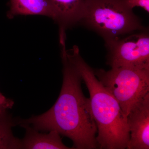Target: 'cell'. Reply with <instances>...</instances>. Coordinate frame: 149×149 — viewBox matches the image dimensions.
Returning a JSON list of instances; mask_svg holds the SVG:
<instances>
[{
  "label": "cell",
  "mask_w": 149,
  "mask_h": 149,
  "mask_svg": "<svg viewBox=\"0 0 149 149\" xmlns=\"http://www.w3.org/2000/svg\"><path fill=\"white\" fill-rule=\"evenodd\" d=\"M63 81L55 103L43 114L26 119L17 118V125L24 123L40 132L56 130L73 142V149L99 148L97 128L91 111L90 100L82 91L80 74L66 54L65 43L60 44Z\"/></svg>",
  "instance_id": "6da1fadb"
},
{
  "label": "cell",
  "mask_w": 149,
  "mask_h": 149,
  "mask_svg": "<svg viewBox=\"0 0 149 149\" xmlns=\"http://www.w3.org/2000/svg\"><path fill=\"white\" fill-rule=\"evenodd\" d=\"M66 54L89 91L91 111L97 128L96 140L99 148L126 149L130 132L127 117L118 102L96 77L94 70L80 55L77 46L66 50Z\"/></svg>",
  "instance_id": "7a4b0ae2"
},
{
  "label": "cell",
  "mask_w": 149,
  "mask_h": 149,
  "mask_svg": "<svg viewBox=\"0 0 149 149\" xmlns=\"http://www.w3.org/2000/svg\"><path fill=\"white\" fill-rule=\"evenodd\" d=\"M80 24L105 43L145 28L125 0H85Z\"/></svg>",
  "instance_id": "3957f363"
},
{
  "label": "cell",
  "mask_w": 149,
  "mask_h": 149,
  "mask_svg": "<svg viewBox=\"0 0 149 149\" xmlns=\"http://www.w3.org/2000/svg\"><path fill=\"white\" fill-rule=\"evenodd\" d=\"M95 75L116 99L126 117L149 93V69L128 67L94 70Z\"/></svg>",
  "instance_id": "277c9868"
},
{
  "label": "cell",
  "mask_w": 149,
  "mask_h": 149,
  "mask_svg": "<svg viewBox=\"0 0 149 149\" xmlns=\"http://www.w3.org/2000/svg\"><path fill=\"white\" fill-rule=\"evenodd\" d=\"M107 63L111 68L128 67L149 69V34L144 29L105 43Z\"/></svg>",
  "instance_id": "5b68a950"
},
{
  "label": "cell",
  "mask_w": 149,
  "mask_h": 149,
  "mask_svg": "<svg viewBox=\"0 0 149 149\" xmlns=\"http://www.w3.org/2000/svg\"><path fill=\"white\" fill-rule=\"evenodd\" d=\"M130 139L126 149H149V93L137 103L127 116Z\"/></svg>",
  "instance_id": "8992f818"
},
{
  "label": "cell",
  "mask_w": 149,
  "mask_h": 149,
  "mask_svg": "<svg viewBox=\"0 0 149 149\" xmlns=\"http://www.w3.org/2000/svg\"><path fill=\"white\" fill-rule=\"evenodd\" d=\"M58 23L59 35H65L67 29L80 24L85 0H49Z\"/></svg>",
  "instance_id": "52a82bcc"
},
{
  "label": "cell",
  "mask_w": 149,
  "mask_h": 149,
  "mask_svg": "<svg viewBox=\"0 0 149 149\" xmlns=\"http://www.w3.org/2000/svg\"><path fill=\"white\" fill-rule=\"evenodd\" d=\"M19 125L25 129V136L21 139L22 149H72L63 143L60 134L56 130L43 133L28 124L22 123Z\"/></svg>",
  "instance_id": "ba28073f"
},
{
  "label": "cell",
  "mask_w": 149,
  "mask_h": 149,
  "mask_svg": "<svg viewBox=\"0 0 149 149\" xmlns=\"http://www.w3.org/2000/svg\"><path fill=\"white\" fill-rule=\"evenodd\" d=\"M8 17L18 15H39L54 20L55 16L49 0H9Z\"/></svg>",
  "instance_id": "9c48e42d"
},
{
  "label": "cell",
  "mask_w": 149,
  "mask_h": 149,
  "mask_svg": "<svg viewBox=\"0 0 149 149\" xmlns=\"http://www.w3.org/2000/svg\"><path fill=\"white\" fill-rule=\"evenodd\" d=\"M17 125V118L8 111L0 113V149H22L21 140L13 133L12 128Z\"/></svg>",
  "instance_id": "30bf717a"
},
{
  "label": "cell",
  "mask_w": 149,
  "mask_h": 149,
  "mask_svg": "<svg viewBox=\"0 0 149 149\" xmlns=\"http://www.w3.org/2000/svg\"><path fill=\"white\" fill-rule=\"evenodd\" d=\"M14 102L3 95L0 92V113L4 112L13 107Z\"/></svg>",
  "instance_id": "8fae6325"
},
{
  "label": "cell",
  "mask_w": 149,
  "mask_h": 149,
  "mask_svg": "<svg viewBox=\"0 0 149 149\" xmlns=\"http://www.w3.org/2000/svg\"><path fill=\"white\" fill-rule=\"evenodd\" d=\"M127 5L133 9L135 7H140L149 12V0H125Z\"/></svg>",
  "instance_id": "7c38bea8"
}]
</instances>
